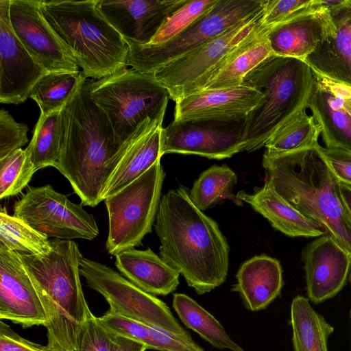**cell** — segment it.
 <instances>
[{
  "label": "cell",
  "instance_id": "83f0119b",
  "mask_svg": "<svg viewBox=\"0 0 351 351\" xmlns=\"http://www.w3.org/2000/svg\"><path fill=\"white\" fill-rule=\"evenodd\" d=\"M291 324L295 351H328L327 340L334 328L303 296L291 302Z\"/></svg>",
  "mask_w": 351,
  "mask_h": 351
},
{
  "label": "cell",
  "instance_id": "ac0fdd59",
  "mask_svg": "<svg viewBox=\"0 0 351 351\" xmlns=\"http://www.w3.org/2000/svg\"><path fill=\"white\" fill-rule=\"evenodd\" d=\"M306 106L322 129L326 147L351 152V86L315 73Z\"/></svg>",
  "mask_w": 351,
  "mask_h": 351
},
{
  "label": "cell",
  "instance_id": "f1b7e54d",
  "mask_svg": "<svg viewBox=\"0 0 351 351\" xmlns=\"http://www.w3.org/2000/svg\"><path fill=\"white\" fill-rule=\"evenodd\" d=\"M172 306L183 324L214 348L244 351L229 337L220 322L191 297L184 293H175Z\"/></svg>",
  "mask_w": 351,
  "mask_h": 351
},
{
  "label": "cell",
  "instance_id": "8992f818",
  "mask_svg": "<svg viewBox=\"0 0 351 351\" xmlns=\"http://www.w3.org/2000/svg\"><path fill=\"white\" fill-rule=\"evenodd\" d=\"M315 72L303 60L271 56L250 71L243 85L264 95L263 101L246 117L245 152H252L267 140L295 113L306 108Z\"/></svg>",
  "mask_w": 351,
  "mask_h": 351
},
{
  "label": "cell",
  "instance_id": "ffe728a7",
  "mask_svg": "<svg viewBox=\"0 0 351 351\" xmlns=\"http://www.w3.org/2000/svg\"><path fill=\"white\" fill-rule=\"evenodd\" d=\"M327 12L328 32L304 62L315 73L351 86V0Z\"/></svg>",
  "mask_w": 351,
  "mask_h": 351
},
{
  "label": "cell",
  "instance_id": "ab89813d",
  "mask_svg": "<svg viewBox=\"0 0 351 351\" xmlns=\"http://www.w3.org/2000/svg\"><path fill=\"white\" fill-rule=\"evenodd\" d=\"M28 128L17 123L6 110H0V159L21 149L28 141Z\"/></svg>",
  "mask_w": 351,
  "mask_h": 351
},
{
  "label": "cell",
  "instance_id": "d590c367",
  "mask_svg": "<svg viewBox=\"0 0 351 351\" xmlns=\"http://www.w3.org/2000/svg\"><path fill=\"white\" fill-rule=\"evenodd\" d=\"M218 1L187 0L182 7L167 19L147 45H160L175 38L195 20L213 8Z\"/></svg>",
  "mask_w": 351,
  "mask_h": 351
},
{
  "label": "cell",
  "instance_id": "52a82bcc",
  "mask_svg": "<svg viewBox=\"0 0 351 351\" xmlns=\"http://www.w3.org/2000/svg\"><path fill=\"white\" fill-rule=\"evenodd\" d=\"M90 95L123 143L133 140L152 122L163 120L170 99L154 73L132 68L91 82Z\"/></svg>",
  "mask_w": 351,
  "mask_h": 351
},
{
  "label": "cell",
  "instance_id": "f6af8a7d",
  "mask_svg": "<svg viewBox=\"0 0 351 351\" xmlns=\"http://www.w3.org/2000/svg\"><path fill=\"white\" fill-rule=\"evenodd\" d=\"M340 193L343 204L351 218V186L340 183Z\"/></svg>",
  "mask_w": 351,
  "mask_h": 351
},
{
  "label": "cell",
  "instance_id": "2e32d148",
  "mask_svg": "<svg viewBox=\"0 0 351 351\" xmlns=\"http://www.w3.org/2000/svg\"><path fill=\"white\" fill-rule=\"evenodd\" d=\"M0 319L23 328L47 324L46 313L17 252L0 249Z\"/></svg>",
  "mask_w": 351,
  "mask_h": 351
},
{
  "label": "cell",
  "instance_id": "e0dca14e",
  "mask_svg": "<svg viewBox=\"0 0 351 351\" xmlns=\"http://www.w3.org/2000/svg\"><path fill=\"white\" fill-rule=\"evenodd\" d=\"M187 0H97L99 9L125 40L147 45Z\"/></svg>",
  "mask_w": 351,
  "mask_h": 351
},
{
  "label": "cell",
  "instance_id": "836d02e7",
  "mask_svg": "<svg viewBox=\"0 0 351 351\" xmlns=\"http://www.w3.org/2000/svg\"><path fill=\"white\" fill-rule=\"evenodd\" d=\"M51 248L49 237L36 231L20 219L10 215L5 207L0 210V249L40 255Z\"/></svg>",
  "mask_w": 351,
  "mask_h": 351
},
{
  "label": "cell",
  "instance_id": "ba28073f",
  "mask_svg": "<svg viewBox=\"0 0 351 351\" xmlns=\"http://www.w3.org/2000/svg\"><path fill=\"white\" fill-rule=\"evenodd\" d=\"M266 0H219L209 11L171 40L157 45L125 40L129 51L126 66L154 73L168 63L194 51L239 22L264 8Z\"/></svg>",
  "mask_w": 351,
  "mask_h": 351
},
{
  "label": "cell",
  "instance_id": "9a60e30c",
  "mask_svg": "<svg viewBox=\"0 0 351 351\" xmlns=\"http://www.w3.org/2000/svg\"><path fill=\"white\" fill-rule=\"evenodd\" d=\"M10 0H0V102H24L47 71L17 38L10 20Z\"/></svg>",
  "mask_w": 351,
  "mask_h": 351
},
{
  "label": "cell",
  "instance_id": "3957f363",
  "mask_svg": "<svg viewBox=\"0 0 351 351\" xmlns=\"http://www.w3.org/2000/svg\"><path fill=\"white\" fill-rule=\"evenodd\" d=\"M315 147L283 154L265 151L266 179L306 217L320 224L351 256V218L340 193V183Z\"/></svg>",
  "mask_w": 351,
  "mask_h": 351
},
{
  "label": "cell",
  "instance_id": "9c48e42d",
  "mask_svg": "<svg viewBox=\"0 0 351 351\" xmlns=\"http://www.w3.org/2000/svg\"><path fill=\"white\" fill-rule=\"evenodd\" d=\"M165 173L156 161L147 171L104 201L108 215V252L116 256L141 244L152 232Z\"/></svg>",
  "mask_w": 351,
  "mask_h": 351
},
{
  "label": "cell",
  "instance_id": "277c9868",
  "mask_svg": "<svg viewBox=\"0 0 351 351\" xmlns=\"http://www.w3.org/2000/svg\"><path fill=\"white\" fill-rule=\"evenodd\" d=\"M40 255L17 252L38 294L47 317L46 348L76 351V340L88 304L80 278L83 256L73 240H51Z\"/></svg>",
  "mask_w": 351,
  "mask_h": 351
},
{
  "label": "cell",
  "instance_id": "484cf974",
  "mask_svg": "<svg viewBox=\"0 0 351 351\" xmlns=\"http://www.w3.org/2000/svg\"><path fill=\"white\" fill-rule=\"evenodd\" d=\"M268 30L263 25L237 45L213 71L202 90L243 85L250 71L274 55L267 38Z\"/></svg>",
  "mask_w": 351,
  "mask_h": 351
},
{
  "label": "cell",
  "instance_id": "4fadbf2b",
  "mask_svg": "<svg viewBox=\"0 0 351 351\" xmlns=\"http://www.w3.org/2000/svg\"><path fill=\"white\" fill-rule=\"evenodd\" d=\"M245 117L172 121L162 132V154L223 159L245 151Z\"/></svg>",
  "mask_w": 351,
  "mask_h": 351
},
{
  "label": "cell",
  "instance_id": "e575fe53",
  "mask_svg": "<svg viewBox=\"0 0 351 351\" xmlns=\"http://www.w3.org/2000/svg\"><path fill=\"white\" fill-rule=\"evenodd\" d=\"M35 172L25 150L21 148L0 159V198L21 193Z\"/></svg>",
  "mask_w": 351,
  "mask_h": 351
},
{
  "label": "cell",
  "instance_id": "7402d4cb",
  "mask_svg": "<svg viewBox=\"0 0 351 351\" xmlns=\"http://www.w3.org/2000/svg\"><path fill=\"white\" fill-rule=\"evenodd\" d=\"M328 12L319 6L269 27L267 38L274 55L304 61L328 32Z\"/></svg>",
  "mask_w": 351,
  "mask_h": 351
},
{
  "label": "cell",
  "instance_id": "ee69618b",
  "mask_svg": "<svg viewBox=\"0 0 351 351\" xmlns=\"http://www.w3.org/2000/svg\"><path fill=\"white\" fill-rule=\"evenodd\" d=\"M146 350L147 347L141 342L117 336L112 351H145Z\"/></svg>",
  "mask_w": 351,
  "mask_h": 351
},
{
  "label": "cell",
  "instance_id": "f35d334b",
  "mask_svg": "<svg viewBox=\"0 0 351 351\" xmlns=\"http://www.w3.org/2000/svg\"><path fill=\"white\" fill-rule=\"evenodd\" d=\"M319 6V0H266L263 24L268 27Z\"/></svg>",
  "mask_w": 351,
  "mask_h": 351
},
{
  "label": "cell",
  "instance_id": "f546056e",
  "mask_svg": "<svg viewBox=\"0 0 351 351\" xmlns=\"http://www.w3.org/2000/svg\"><path fill=\"white\" fill-rule=\"evenodd\" d=\"M86 77L82 71L47 72L34 86L29 97L47 115L62 109L75 96Z\"/></svg>",
  "mask_w": 351,
  "mask_h": 351
},
{
  "label": "cell",
  "instance_id": "44dd1931",
  "mask_svg": "<svg viewBox=\"0 0 351 351\" xmlns=\"http://www.w3.org/2000/svg\"><path fill=\"white\" fill-rule=\"evenodd\" d=\"M263 98V93L245 85L204 89L176 101L173 120L245 117Z\"/></svg>",
  "mask_w": 351,
  "mask_h": 351
},
{
  "label": "cell",
  "instance_id": "d4e9b609",
  "mask_svg": "<svg viewBox=\"0 0 351 351\" xmlns=\"http://www.w3.org/2000/svg\"><path fill=\"white\" fill-rule=\"evenodd\" d=\"M115 265L128 280L153 295H167L179 285L180 274L150 248H134L115 256Z\"/></svg>",
  "mask_w": 351,
  "mask_h": 351
},
{
  "label": "cell",
  "instance_id": "5b68a950",
  "mask_svg": "<svg viewBox=\"0 0 351 351\" xmlns=\"http://www.w3.org/2000/svg\"><path fill=\"white\" fill-rule=\"evenodd\" d=\"M48 24L84 75L101 79L126 69L129 47L97 0H38Z\"/></svg>",
  "mask_w": 351,
  "mask_h": 351
},
{
  "label": "cell",
  "instance_id": "8fae6325",
  "mask_svg": "<svg viewBox=\"0 0 351 351\" xmlns=\"http://www.w3.org/2000/svg\"><path fill=\"white\" fill-rule=\"evenodd\" d=\"M80 273L89 287L99 292L109 310L146 325L191 337L162 300L131 282L112 268L83 256Z\"/></svg>",
  "mask_w": 351,
  "mask_h": 351
},
{
  "label": "cell",
  "instance_id": "6da1fadb",
  "mask_svg": "<svg viewBox=\"0 0 351 351\" xmlns=\"http://www.w3.org/2000/svg\"><path fill=\"white\" fill-rule=\"evenodd\" d=\"M90 84L86 80L61 110L63 143L55 168L69 181L82 204L95 207L103 201L109 178L132 144L163 121L152 122L133 140L122 142L104 111L92 100Z\"/></svg>",
  "mask_w": 351,
  "mask_h": 351
},
{
  "label": "cell",
  "instance_id": "cb8c5ba5",
  "mask_svg": "<svg viewBox=\"0 0 351 351\" xmlns=\"http://www.w3.org/2000/svg\"><path fill=\"white\" fill-rule=\"evenodd\" d=\"M232 290L239 293L251 311L266 308L280 293L282 269L279 261L265 254L244 262L236 274Z\"/></svg>",
  "mask_w": 351,
  "mask_h": 351
},
{
  "label": "cell",
  "instance_id": "d6986e66",
  "mask_svg": "<svg viewBox=\"0 0 351 351\" xmlns=\"http://www.w3.org/2000/svg\"><path fill=\"white\" fill-rule=\"evenodd\" d=\"M306 291L315 303L337 295L344 286L351 256L329 234L319 237L303 250Z\"/></svg>",
  "mask_w": 351,
  "mask_h": 351
},
{
  "label": "cell",
  "instance_id": "4316f807",
  "mask_svg": "<svg viewBox=\"0 0 351 351\" xmlns=\"http://www.w3.org/2000/svg\"><path fill=\"white\" fill-rule=\"evenodd\" d=\"M162 124H156L132 144L109 178L102 194L103 201L128 186L160 160Z\"/></svg>",
  "mask_w": 351,
  "mask_h": 351
},
{
  "label": "cell",
  "instance_id": "d6a6232c",
  "mask_svg": "<svg viewBox=\"0 0 351 351\" xmlns=\"http://www.w3.org/2000/svg\"><path fill=\"white\" fill-rule=\"evenodd\" d=\"M303 108L288 119L265 144L267 152L283 154L313 147L318 143L322 129L313 116Z\"/></svg>",
  "mask_w": 351,
  "mask_h": 351
},
{
  "label": "cell",
  "instance_id": "7bdbcfd3",
  "mask_svg": "<svg viewBox=\"0 0 351 351\" xmlns=\"http://www.w3.org/2000/svg\"><path fill=\"white\" fill-rule=\"evenodd\" d=\"M0 351H50L46 346L30 341L0 321Z\"/></svg>",
  "mask_w": 351,
  "mask_h": 351
},
{
  "label": "cell",
  "instance_id": "603a6c76",
  "mask_svg": "<svg viewBox=\"0 0 351 351\" xmlns=\"http://www.w3.org/2000/svg\"><path fill=\"white\" fill-rule=\"evenodd\" d=\"M237 196L287 236L319 237L327 234L320 224L304 215L282 197L267 179L263 186L255 187L253 193L240 191Z\"/></svg>",
  "mask_w": 351,
  "mask_h": 351
},
{
  "label": "cell",
  "instance_id": "8d00e7d4",
  "mask_svg": "<svg viewBox=\"0 0 351 351\" xmlns=\"http://www.w3.org/2000/svg\"><path fill=\"white\" fill-rule=\"evenodd\" d=\"M117 336L108 330L89 307L76 340V351H112Z\"/></svg>",
  "mask_w": 351,
  "mask_h": 351
},
{
  "label": "cell",
  "instance_id": "5bb4252c",
  "mask_svg": "<svg viewBox=\"0 0 351 351\" xmlns=\"http://www.w3.org/2000/svg\"><path fill=\"white\" fill-rule=\"evenodd\" d=\"M13 31L47 72H75L80 67L43 16L38 0H10Z\"/></svg>",
  "mask_w": 351,
  "mask_h": 351
},
{
  "label": "cell",
  "instance_id": "4dcf8cb0",
  "mask_svg": "<svg viewBox=\"0 0 351 351\" xmlns=\"http://www.w3.org/2000/svg\"><path fill=\"white\" fill-rule=\"evenodd\" d=\"M237 182V176L229 167L215 165L199 176L189 191V196L193 204L202 211L224 199L241 206L243 202L233 193Z\"/></svg>",
  "mask_w": 351,
  "mask_h": 351
},
{
  "label": "cell",
  "instance_id": "7c38bea8",
  "mask_svg": "<svg viewBox=\"0 0 351 351\" xmlns=\"http://www.w3.org/2000/svg\"><path fill=\"white\" fill-rule=\"evenodd\" d=\"M13 215L47 237L93 240L99 234L93 215L49 184L29 186L14 203Z\"/></svg>",
  "mask_w": 351,
  "mask_h": 351
},
{
  "label": "cell",
  "instance_id": "b9f144b4",
  "mask_svg": "<svg viewBox=\"0 0 351 351\" xmlns=\"http://www.w3.org/2000/svg\"><path fill=\"white\" fill-rule=\"evenodd\" d=\"M319 150L339 183L351 186V152L320 145Z\"/></svg>",
  "mask_w": 351,
  "mask_h": 351
},
{
  "label": "cell",
  "instance_id": "30bf717a",
  "mask_svg": "<svg viewBox=\"0 0 351 351\" xmlns=\"http://www.w3.org/2000/svg\"><path fill=\"white\" fill-rule=\"evenodd\" d=\"M263 18L264 8L199 48L160 68L154 73L155 77L167 89L170 99L175 102L201 90L220 62L264 25Z\"/></svg>",
  "mask_w": 351,
  "mask_h": 351
},
{
  "label": "cell",
  "instance_id": "bcb514c9",
  "mask_svg": "<svg viewBox=\"0 0 351 351\" xmlns=\"http://www.w3.org/2000/svg\"><path fill=\"white\" fill-rule=\"evenodd\" d=\"M350 284H351V275H350Z\"/></svg>",
  "mask_w": 351,
  "mask_h": 351
},
{
  "label": "cell",
  "instance_id": "74e56055",
  "mask_svg": "<svg viewBox=\"0 0 351 351\" xmlns=\"http://www.w3.org/2000/svg\"><path fill=\"white\" fill-rule=\"evenodd\" d=\"M98 319L112 334L141 342L147 349H152L148 325L110 310Z\"/></svg>",
  "mask_w": 351,
  "mask_h": 351
},
{
  "label": "cell",
  "instance_id": "7a4b0ae2",
  "mask_svg": "<svg viewBox=\"0 0 351 351\" xmlns=\"http://www.w3.org/2000/svg\"><path fill=\"white\" fill-rule=\"evenodd\" d=\"M154 229L161 258L198 295L222 285L230 247L217 223L191 201L186 187L169 190L160 199Z\"/></svg>",
  "mask_w": 351,
  "mask_h": 351
},
{
  "label": "cell",
  "instance_id": "60d3db41",
  "mask_svg": "<svg viewBox=\"0 0 351 351\" xmlns=\"http://www.w3.org/2000/svg\"><path fill=\"white\" fill-rule=\"evenodd\" d=\"M149 333L152 341V349L159 351H204L193 341L170 331L149 326Z\"/></svg>",
  "mask_w": 351,
  "mask_h": 351
},
{
  "label": "cell",
  "instance_id": "1f68e13d",
  "mask_svg": "<svg viewBox=\"0 0 351 351\" xmlns=\"http://www.w3.org/2000/svg\"><path fill=\"white\" fill-rule=\"evenodd\" d=\"M63 143L61 110L47 115H40L32 140L25 149L37 170L55 167Z\"/></svg>",
  "mask_w": 351,
  "mask_h": 351
}]
</instances>
